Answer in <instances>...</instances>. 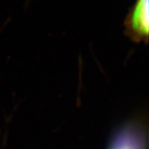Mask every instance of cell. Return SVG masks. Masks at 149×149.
<instances>
[{
    "label": "cell",
    "mask_w": 149,
    "mask_h": 149,
    "mask_svg": "<svg viewBox=\"0 0 149 149\" xmlns=\"http://www.w3.org/2000/svg\"><path fill=\"white\" fill-rule=\"evenodd\" d=\"M110 149H145V141L139 132L128 129L116 136Z\"/></svg>",
    "instance_id": "obj_2"
},
{
    "label": "cell",
    "mask_w": 149,
    "mask_h": 149,
    "mask_svg": "<svg viewBox=\"0 0 149 149\" xmlns=\"http://www.w3.org/2000/svg\"><path fill=\"white\" fill-rule=\"evenodd\" d=\"M148 0H138L130 19V28L136 37H142L148 33Z\"/></svg>",
    "instance_id": "obj_1"
}]
</instances>
